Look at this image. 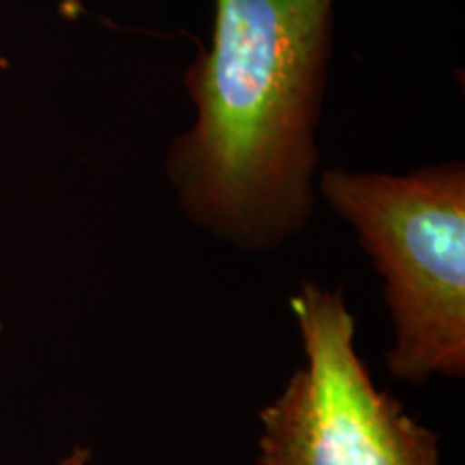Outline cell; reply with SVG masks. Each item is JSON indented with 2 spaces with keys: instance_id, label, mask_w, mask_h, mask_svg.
Here are the masks:
<instances>
[{
  "instance_id": "cell-2",
  "label": "cell",
  "mask_w": 465,
  "mask_h": 465,
  "mask_svg": "<svg viewBox=\"0 0 465 465\" xmlns=\"http://www.w3.org/2000/svg\"><path fill=\"white\" fill-rule=\"evenodd\" d=\"M317 190L356 232L383 281L394 325L386 366L394 380L424 383L465 375V166L405 174L347 171L317 177Z\"/></svg>"
},
{
  "instance_id": "cell-1",
  "label": "cell",
  "mask_w": 465,
  "mask_h": 465,
  "mask_svg": "<svg viewBox=\"0 0 465 465\" xmlns=\"http://www.w3.org/2000/svg\"><path fill=\"white\" fill-rule=\"evenodd\" d=\"M332 44L334 0H213L209 44L185 72L194 121L164 162L192 224L242 250L306 229Z\"/></svg>"
},
{
  "instance_id": "cell-3",
  "label": "cell",
  "mask_w": 465,
  "mask_h": 465,
  "mask_svg": "<svg viewBox=\"0 0 465 465\" xmlns=\"http://www.w3.org/2000/svg\"><path fill=\"white\" fill-rule=\"evenodd\" d=\"M289 304L306 362L261 410L257 465H440V435L371 380L345 295L306 281Z\"/></svg>"
},
{
  "instance_id": "cell-4",
  "label": "cell",
  "mask_w": 465,
  "mask_h": 465,
  "mask_svg": "<svg viewBox=\"0 0 465 465\" xmlns=\"http://www.w3.org/2000/svg\"><path fill=\"white\" fill-rule=\"evenodd\" d=\"M89 463H91V450L83 449V446H75V449L63 459L61 465H89Z\"/></svg>"
}]
</instances>
